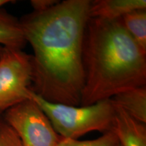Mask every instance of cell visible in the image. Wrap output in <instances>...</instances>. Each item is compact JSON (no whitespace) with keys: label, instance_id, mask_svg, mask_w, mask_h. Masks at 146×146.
<instances>
[{"label":"cell","instance_id":"1","mask_svg":"<svg viewBox=\"0 0 146 146\" xmlns=\"http://www.w3.org/2000/svg\"><path fill=\"white\" fill-rule=\"evenodd\" d=\"M90 0H64L20 23L31 45V90L45 101L80 106L85 83L83 61Z\"/></svg>","mask_w":146,"mask_h":146},{"label":"cell","instance_id":"2","mask_svg":"<svg viewBox=\"0 0 146 146\" xmlns=\"http://www.w3.org/2000/svg\"><path fill=\"white\" fill-rule=\"evenodd\" d=\"M83 61L81 106L146 85V52L129 35L121 19L89 18Z\"/></svg>","mask_w":146,"mask_h":146},{"label":"cell","instance_id":"3","mask_svg":"<svg viewBox=\"0 0 146 146\" xmlns=\"http://www.w3.org/2000/svg\"><path fill=\"white\" fill-rule=\"evenodd\" d=\"M31 99L44 112L62 138L77 139L91 131L104 133L112 130L115 106L110 99L86 106H70L45 101L32 91Z\"/></svg>","mask_w":146,"mask_h":146},{"label":"cell","instance_id":"4","mask_svg":"<svg viewBox=\"0 0 146 146\" xmlns=\"http://www.w3.org/2000/svg\"><path fill=\"white\" fill-rule=\"evenodd\" d=\"M31 56L20 49L2 47L0 52V114L31 99Z\"/></svg>","mask_w":146,"mask_h":146},{"label":"cell","instance_id":"5","mask_svg":"<svg viewBox=\"0 0 146 146\" xmlns=\"http://www.w3.org/2000/svg\"><path fill=\"white\" fill-rule=\"evenodd\" d=\"M3 118L15 130L22 146H57L62 138L31 99L8 109Z\"/></svg>","mask_w":146,"mask_h":146},{"label":"cell","instance_id":"6","mask_svg":"<svg viewBox=\"0 0 146 146\" xmlns=\"http://www.w3.org/2000/svg\"><path fill=\"white\" fill-rule=\"evenodd\" d=\"M114 106L112 131L116 135L120 146H146L145 124L131 117L120 108Z\"/></svg>","mask_w":146,"mask_h":146},{"label":"cell","instance_id":"7","mask_svg":"<svg viewBox=\"0 0 146 146\" xmlns=\"http://www.w3.org/2000/svg\"><path fill=\"white\" fill-rule=\"evenodd\" d=\"M145 9V0H95L91 1L89 18L121 19L129 12Z\"/></svg>","mask_w":146,"mask_h":146},{"label":"cell","instance_id":"8","mask_svg":"<svg viewBox=\"0 0 146 146\" xmlns=\"http://www.w3.org/2000/svg\"><path fill=\"white\" fill-rule=\"evenodd\" d=\"M110 100L113 104L123 109L131 117L145 124L146 85L124 91Z\"/></svg>","mask_w":146,"mask_h":146},{"label":"cell","instance_id":"9","mask_svg":"<svg viewBox=\"0 0 146 146\" xmlns=\"http://www.w3.org/2000/svg\"><path fill=\"white\" fill-rule=\"evenodd\" d=\"M27 43L20 20L0 8V45L23 50Z\"/></svg>","mask_w":146,"mask_h":146},{"label":"cell","instance_id":"10","mask_svg":"<svg viewBox=\"0 0 146 146\" xmlns=\"http://www.w3.org/2000/svg\"><path fill=\"white\" fill-rule=\"evenodd\" d=\"M122 23L132 39L146 52V10H135L121 18Z\"/></svg>","mask_w":146,"mask_h":146},{"label":"cell","instance_id":"11","mask_svg":"<svg viewBox=\"0 0 146 146\" xmlns=\"http://www.w3.org/2000/svg\"><path fill=\"white\" fill-rule=\"evenodd\" d=\"M118 142V139L114 133L108 131L93 140L80 141L73 139L61 138L57 146H115Z\"/></svg>","mask_w":146,"mask_h":146},{"label":"cell","instance_id":"12","mask_svg":"<svg viewBox=\"0 0 146 146\" xmlns=\"http://www.w3.org/2000/svg\"><path fill=\"white\" fill-rule=\"evenodd\" d=\"M0 146H22L21 139L15 130L0 117Z\"/></svg>","mask_w":146,"mask_h":146},{"label":"cell","instance_id":"13","mask_svg":"<svg viewBox=\"0 0 146 146\" xmlns=\"http://www.w3.org/2000/svg\"><path fill=\"white\" fill-rule=\"evenodd\" d=\"M59 1L56 0H31L30 3L35 12H42L51 8Z\"/></svg>","mask_w":146,"mask_h":146},{"label":"cell","instance_id":"14","mask_svg":"<svg viewBox=\"0 0 146 146\" xmlns=\"http://www.w3.org/2000/svg\"><path fill=\"white\" fill-rule=\"evenodd\" d=\"M10 2H12V1H9V0H0V8H1L3 5Z\"/></svg>","mask_w":146,"mask_h":146},{"label":"cell","instance_id":"15","mask_svg":"<svg viewBox=\"0 0 146 146\" xmlns=\"http://www.w3.org/2000/svg\"><path fill=\"white\" fill-rule=\"evenodd\" d=\"M115 146H120V143H118H118H117V144H116V145H115Z\"/></svg>","mask_w":146,"mask_h":146},{"label":"cell","instance_id":"16","mask_svg":"<svg viewBox=\"0 0 146 146\" xmlns=\"http://www.w3.org/2000/svg\"><path fill=\"white\" fill-rule=\"evenodd\" d=\"M1 48H2V47H1V45H0V52H1Z\"/></svg>","mask_w":146,"mask_h":146}]
</instances>
